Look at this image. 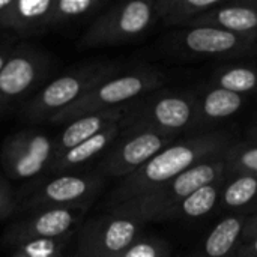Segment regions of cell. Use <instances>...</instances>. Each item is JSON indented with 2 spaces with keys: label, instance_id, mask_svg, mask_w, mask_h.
I'll use <instances>...</instances> for the list:
<instances>
[{
  "label": "cell",
  "instance_id": "cell-24",
  "mask_svg": "<svg viewBox=\"0 0 257 257\" xmlns=\"http://www.w3.org/2000/svg\"><path fill=\"white\" fill-rule=\"evenodd\" d=\"M110 3L107 0H54L51 11V29L63 24L95 18Z\"/></svg>",
  "mask_w": 257,
  "mask_h": 257
},
{
  "label": "cell",
  "instance_id": "cell-3",
  "mask_svg": "<svg viewBox=\"0 0 257 257\" xmlns=\"http://www.w3.org/2000/svg\"><path fill=\"white\" fill-rule=\"evenodd\" d=\"M122 71L119 63L90 62L74 66L38 89L20 105V116L29 122H48L68 108L95 86Z\"/></svg>",
  "mask_w": 257,
  "mask_h": 257
},
{
  "label": "cell",
  "instance_id": "cell-15",
  "mask_svg": "<svg viewBox=\"0 0 257 257\" xmlns=\"http://www.w3.org/2000/svg\"><path fill=\"white\" fill-rule=\"evenodd\" d=\"M120 131H122L120 122L111 123L96 136L77 145L75 148L69 149L63 155L54 158L48 167V173L53 176L65 175V173H81L86 166H89L96 160H101L105 155V152L111 148Z\"/></svg>",
  "mask_w": 257,
  "mask_h": 257
},
{
  "label": "cell",
  "instance_id": "cell-5",
  "mask_svg": "<svg viewBox=\"0 0 257 257\" xmlns=\"http://www.w3.org/2000/svg\"><path fill=\"white\" fill-rule=\"evenodd\" d=\"M146 221L133 202L111 206L105 214L89 218L78 227V257H116L140 235Z\"/></svg>",
  "mask_w": 257,
  "mask_h": 257
},
{
  "label": "cell",
  "instance_id": "cell-28",
  "mask_svg": "<svg viewBox=\"0 0 257 257\" xmlns=\"http://www.w3.org/2000/svg\"><path fill=\"white\" fill-rule=\"evenodd\" d=\"M17 211V197L11 184L0 178V220L11 217Z\"/></svg>",
  "mask_w": 257,
  "mask_h": 257
},
{
  "label": "cell",
  "instance_id": "cell-14",
  "mask_svg": "<svg viewBox=\"0 0 257 257\" xmlns=\"http://www.w3.org/2000/svg\"><path fill=\"white\" fill-rule=\"evenodd\" d=\"M247 96L229 92L212 83H205L194 90L196 122L193 133H205L223 128L221 125L241 113Z\"/></svg>",
  "mask_w": 257,
  "mask_h": 257
},
{
  "label": "cell",
  "instance_id": "cell-32",
  "mask_svg": "<svg viewBox=\"0 0 257 257\" xmlns=\"http://www.w3.org/2000/svg\"><path fill=\"white\" fill-rule=\"evenodd\" d=\"M248 140H257V114L256 117L253 119V122L248 125V128L245 130V137Z\"/></svg>",
  "mask_w": 257,
  "mask_h": 257
},
{
  "label": "cell",
  "instance_id": "cell-27",
  "mask_svg": "<svg viewBox=\"0 0 257 257\" xmlns=\"http://www.w3.org/2000/svg\"><path fill=\"white\" fill-rule=\"evenodd\" d=\"M116 257H172V247L160 236L142 233Z\"/></svg>",
  "mask_w": 257,
  "mask_h": 257
},
{
  "label": "cell",
  "instance_id": "cell-30",
  "mask_svg": "<svg viewBox=\"0 0 257 257\" xmlns=\"http://www.w3.org/2000/svg\"><path fill=\"white\" fill-rule=\"evenodd\" d=\"M257 235V211L248 217V221H247V226H245V230H244V238H242V242L254 238Z\"/></svg>",
  "mask_w": 257,
  "mask_h": 257
},
{
  "label": "cell",
  "instance_id": "cell-10",
  "mask_svg": "<svg viewBox=\"0 0 257 257\" xmlns=\"http://www.w3.org/2000/svg\"><path fill=\"white\" fill-rule=\"evenodd\" d=\"M176 139L179 137L151 128H122L111 148L98 161L96 170L105 178H116L120 181L143 167L152 157Z\"/></svg>",
  "mask_w": 257,
  "mask_h": 257
},
{
  "label": "cell",
  "instance_id": "cell-18",
  "mask_svg": "<svg viewBox=\"0 0 257 257\" xmlns=\"http://www.w3.org/2000/svg\"><path fill=\"white\" fill-rule=\"evenodd\" d=\"M250 215L227 214L205 236L193 257H233L242 244Z\"/></svg>",
  "mask_w": 257,
  "mask_h": 257
},
{
  "label": "cell",
  "instance_id": "cell-29",
  "mask_svg": "<svg viewBox=\"0 0 257 257\" xmlns=\"http://www.w3.org/2000/svg\"><path fill=\"white\" fill-rule=\"evenodd\" d=\"M233 257H257V235L254 238L242 242Z\"/></svg>",
  "mask_w": 257,
  "mask_h": 257
},
{
  "label": "cell",
  "instance_id": "cell-26",
  "mask_svg": "<svg viewBox=\"0 0 257 257\" xmlns=\"http://www.w3.org/2000/svg\"><path fill=\"white\" fill-rule=\"evenodd\" d=\"M75 233L53 239H36L14 247L11 257H63V251Z\"/></svg>",
  "mask_w": 257,
  "mask_h": 257
},
{
  "label": "cell",
  "instance_id": "cell-8",
  "mask_svg": "<svg viewBox=\"0 0 257 257\" xmlns=\"http://www.w3.org/2000/svg\"><path fill=\"white\" fill-rule=\"evenodd\" d=\"M105 176L98 170L56 175L32 184L17 197L21 211H42L60 208H90L105 185Z\"/></svg>",
  "mask_w": 257,
  "mask_h": 257
},
{
  "label": "cell",
  "instance_id": "cell-34",
  "mask_svg": "<svg viewBox=\"0 0 257 257\" xmlns=\"http://www.w3.org/2000/svg\"><path fill=\"white\" fill-rule=\"evenodd\" d=\"M245 2H247L250 6H253V8L257 11V0H245Z\"/></svg>",
  "mask_w": 257,
  "mask_h": 257
},
{
  "label": "cell",
  "instance_id": "cell-9",
  "mask_svg": "<svg viewBox=\"0 0 257 257\" xmlns=\"http://www.w3.org/2000/svg\"><path fill=\"white\" fill-rule=\"evenodd\" d=\"M226 176L224 154L211 160H206L187 172L181 173L175 179L166 182L149 194L131 200L146 223L164 221L169 212L178 206L184 199L200 187L223 179Z\"/></svg>",
  "mask_w": 257,
  "mask_h": 257
},
{
  "label": "cell",
  "instance_id": "cell-2",
  "mask_svg": "<svg viewBox=\"0 0 257 257\" xmlns=\"http://www.w3.org/2000/svg\"><path fill=\"white\" fill-rule=\"evenodd\" d=\"M167 81L169 74L163 68L137 65L104 80L77 102L54 114L48 122L53 125H66L87 114L122 108L154 90L166 87Z\"/></svg>",
  "mask_w": 257,
  "mask_h": 257
},
{
  "label": "cell",
  "instance_id": "cell-13",
  "mask_svg": "<svg viewBox=\"0 0 257 257\" xmlns=\"http://www.w3.org/2000/svg\"><path fill=\"white\" fill-rule=\"evenodd\" d=\"M89 209L90 208H60L35 211L29 217L11 224L3 235V242L14 248L29 241L53 239L75 233Z\"/></svg>",
  "mask_w": 257,
  "mask_h": 257
},
{
  "label": "cell",
  "instance_id": "cell-35",
  "mask_svg": "<svg viewBox=\"0 0 257 257\" xmlns=\"http://www.w3.org/2000/svg\"><path fill=\"white\" fill-rule=\"evenodd\" d=\"M74 257H78V256H75V254H74Z\"/></svg>",
  "mask_w": 257,
  "mask_h": 257
},
{
  "label": "cell",
  "instance_id": "cell-19",
  "mask_svg": "<svg viewBox=\"0 0 257 257\" xmlns=\"http://www.w3.org/2000/svg\"><path fill=\"white\" fill-rule=\"evenodd\" d=\"M122 120V108L99 111L93 114H87L78 117L65 125V128L54 137V151L53 160L63 155L69 149L75 148L77 145L86 142L87 139L96 136L111 123Z\"/></svg>",
  "mask_w": 257,
  "mask_h": 257
},
{
  "label": "cell",
  "instance_id": "cell-25",
  "mask_svg": "<svg viewBox=\"0 0 257 257\" xmlns=\"http://www.w3.org/2000/svg\"><path fill=\"white\" fill-rule=\"evenodd\" d=\"M226 176L251 175L257 176V140L238 139L224 152Z\"/></svg>",
  "mask_w": 257,
  "mask_h": 257
},
{
  "label": "cell",
  "instance_id": "cell-23",
  "mask_svg": "<svg viewBox=\"0 0 257 257\" xmlns=\"http://www.w3.org/2000/svg\"><path fill=\"white\" fill-rule=\"evenodd\" d=\"M223 179L206 184L175 206L164 221H197L218 209Z\"/></svg>",
  "mask_w": 257,
  "mask_h": 257
},
{
  "label": "cell",
  "instance_id": "cell-7",
  "mask_svg": "<svg viewBox=\"0 0 257 257\" xmlns=\"http://www.w3.org/2000/svg\"><path fill=\"white\" fill-rule=\"evenodd\" d=\"M163 50L169 56L185 62L217 60L221 63L233 59L257 57V41L209 26H191L169 32L163 39Z\"/></svg>",
  "mask_w": 257,
  "mask_h": 257
},
{
  "label": "cell",
  "instance_id": "cell-33",
  "mask_svg": "<svg viewBox=\"0 0 257 257\" xmlns=\"http://www.w3.org/2000/svg\"><path fill=\"white\" fill-rule=\"evenodd\" d=\"M11 2L12 0H0V29H2V26H3V23L6 20V15H8Z\"/></svg>",
  "mask_w": 257,
  "mask_h": 257
},
{
  "label": "cell",
  "instance_id": "cell-16",
  "mask_svg": "<svg viewBox=\"0 0 257 257\" xmlns=\"http://www.w3.org/2000/svg\"><path fill=\"white\" fill-rule=\"evenodd\" d=\"M191 26H209L257 41V11L245 0H226L217 9L197 18Z\"/></svg>",
  "mask_w": 257,
  "mask_h": 257
},
{
  "label": "cell",
  "instance_id": "cell-11",
  "mask_svg": "<svg viewBox=\"0 0 257 257\" xmlns=\"http://www.w3.org/2000/svg\"><path fill=\"white\" fill-rule=\"evenodd\" d=\"M50 56L32 44L14 47L0 71V116L24 104L41 86L50 69Z\"/></svg>",
  "mask_w": 257,
  "mask_h": 257
},
{
  "label": "cell",
  "instance_id": "cell-12",
  "mask_svg": "<svg viewBox=\"0 0 257 257\" xmlns=\"http://www.w3.org/2000/svg\"><path fill=\"white\" fill-rule=\"evenodd\" d=\"M54 137L39 130H21L6 137L0 161L9 179L27 181L48 172L53 161Z\"/></svg>",
  "mask_w": 257,
  "mask_h": 257
},
{
  "label": "cell",
  "instance_id": "cell-31",
  "mask_svg": "<svg viewBox=\"0 0 257 257\" xmlns=\"http://www.w3.org/2000/svg\"><path fill=\"white\" fill-rule=\"evenodd\" d=\"M14 51V47L9 45V44H0V71L2 68L5 66V63L8 62L11 53Z\"/></svg>",
  "mask_w": 257,
  "mask_h": 257
},
{
  "label": "cell",
  "instance_id": "cell-4",
  "mask_svg": "<svg viewBox=\"0 0 257 257\" xmlns=\"http://www.w3.org/2000/svg\"><path fill=\"white\" fill-rule=\"evenodd\" d=\"M194 90L161 87L122 107V128H151L175 137L194 131Z\"/></svg>",
  "mask_w": 257,
  "mask_h": 257
},
{
  "label": "cell",
  "instance_id": "cell-1",
  "mask_svg": "<svg viewBox=\"0 0 257 257\" xmlns=\"http://www.w3.org/2000/svg\"><path fill=\"white\" fill-rule=\"evenodd\" d=\"M236 140L238 136L230 128L191 133L176 139L137 172L120 179L108 197V206H117L149 194L188 169L223 155Z\"/></svg>",
  "mask_w": 257,
  "mask_h": 257
},
{
  "label": "cell",
  "instance_id": "cell-20",
  "mask_svg": "<svg viewBox=\"0 0 257 257\" xmlns=\"http://www.w3.org/2000/svg\"><path fill=\"white\" fill-rule=\"evenodd\" d=\"M209 83L247 98L254 95L257 93L256 57L233 59L218 63L209 75Z\"/></svg>",
  "mask_w": 257,
  "mask_h": 257
},
{
  "label": "cell",
  "instance_id": "cell-17",
  "mask_svg": "<svg viewBox=\"0 0 257 257\" xmlns=\"http://www.w3.org/2000/svg\"><path fill=\"white\" fill-rule=\"evenodd\" d=\"M54 0H12L2 29L12 30L21 38L45 33L51 29Z\"/></svg>",
  "mask_w": 257,
  "mask_h": 257
},
{
  "label": "cell",
  "instance_id": "cell-22",
  "mask_svg": "<svg viewBox=\"0 0 257 257\" xmlns=\"http://www.w3.org/2000/svg\"><path fill=\"white\" fill-rule=\"evenodd\" d=\"M226 0H155L158 23L175 30L190 27L197 18L217 9Z\"/></svg>",
  "mask_w": 257,
  "mask_h": 257
},
{
  "label": "cell",
  "instance_id": "cell-21",
  "mask_svg": "<svg viewBox=\"0 0 257 257\" xmlns=\"http://www.w3.org/2000/svg\"><path fill=\"white\" fill-rule=\"evenodd\" d=\"M218 211L227 214L253 215L257 211V176L229 175L224 176Z\"/></svg>",
  "mask_w": 257,
  "mask_h": 257
},
{
  "label": "cell",
  "instance_id": "cell-6",
  "mask_svg": "<svg viewBox=\"0 0 257 257\" xmlns=\"http://www.w3.org/2000/svg\"><path fill=\"white\" fill-rule=\"evenodd\" d=\"M158 24L155 0H125L108 5L78 41L80 48L122 45L148 35Z\"/></svg>",
  "mask_w": 257,
  "mask_h": 257
}]
</instances>
